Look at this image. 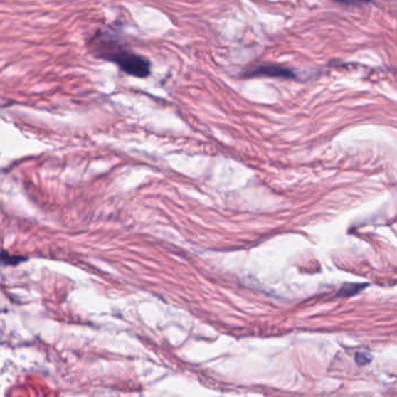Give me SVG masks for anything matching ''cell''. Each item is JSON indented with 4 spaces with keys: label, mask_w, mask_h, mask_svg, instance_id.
<instances>
[{
    "label": "cell",
    "mask_w": 397,
    "mask_h": 397,
    "mask_svg": "<svg viewBox=\"0 0 397 397\" xmlns=\"http://www.w3.org/2000/svg\"><path fill=\"white\" fill-rule=\"evenodd\" d=\"M97 54L106 61L117 64L126 74L131 76L144 78L151 74V62L141 55L135 54L133 51L124 49L115 43V40H106L102 38L100 43H97Z\"/></svg>",
    "instance_id": "cell-1"
},
{
    "label": "cell",
    "mask_w": 397,
    "mask_h": 397,
    "mask_svg": "<svg viewBox=\"0 0 397 397\" xmlns=\"http://www.w3.org/2000/svg\"><path fill=\"white\" fill-rule=\"evenodd\" d=\"M245 78H254V77H276V78H287L295 80L296 74L289 68L275 65V64H260L256 67L248 69L243 73Z\"/></svg>",
    "instance_id": "cell-2"
},
{
    "label": "cell",
    "mask_w": 397,
    "mask_h": 397,
    "mask_svg": "<svg viewBox=\"0 0 397 397\" xmlns=\"http://www.w3.org/2000/svg\"><path fill=\"white\" fill-rule=\"evenodd\" d=\"M23 258L21 256H13L11 255L10 253H7L5 250H0V265H4V266H6V265H11V266H16L18 263H21L23 261Z\"/></svg>",
    "instance_id": "cell-3"
},
{
    "label": "cell",
    "mask_w": 397,
    "mask_h": 397,
    "mask_svg": "<svg viewBox=\"0 0 397 397\" xmlns=\"http://www.w3.org/2000/svg\"><path fill=\"white\" fill-rule=\"evenodd\" d=\"M356 362H358L359 365H367L371 362V356L369 354H366V353H360V354H356Z\"/></svg>",
    "instance_id": "cell-4"
}]
</instances>
